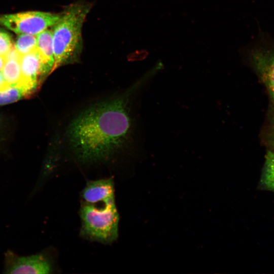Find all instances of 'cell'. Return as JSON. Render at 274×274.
Masks as SVG:
<instances>
[{
	"label": "cell",
	"mask_w": 274,
	"mask_h": 274,
	"mask_svg": "<svg viewBox=\"0 0 274 274\" xmlns=\"http://www.w3.org/2000/svg\"><path fill=\"white\" fill-rule=\"evenodd\" d=\"M29 93L22 85H8L0 89V106L15 102Z\"/></svg>",
	"instance_id": "8fae6325"
},
{
	"label": "cell",
	"mask_w": 274,
	"mask_h": 274,
	"mask_svg": "<svg viewBox=\"0 0 274 274\" xmlns=\"http://www.w3.org/2000/svg\"><path fill=\"white\" fill-rule=\"evenodd\" d=\"M80 214L83 237L104 244H111L117 238L119 217L115 199L103 202L101 207L83 202Z\"/></svg>",
	"instance_id": "3957f363"
},
{
	"label": "cell",
	"mask_w": 274,
	"mask_h": 274,
	"mask_svg": "<svg viewBox=\"0 0 274 274\" xmlns=\"http://www.w3.org/2000/svg\"><path fill=\"white\" fill-rule=\"evenodd\" d=\"M91 7L89 2L79 1L65 7L61 12L52 30L53 71L79 59L83 48L82 27Z\"/></svg>",
	"instance_id": "7a4b0ae2"
},
{
	"label": "cell",
	"mask_w": 274,
	"mask_h": 274,
	"mask_svg": "<svg viewBox=\"0 0 274 274\" xmlns=\"http://www.w3.org/2000/svg\"><path fill=\"white\" fill-rule=\"evenodd\" d=\"M261 184L265 189L274 191V151L268 150L265 155Z\"/></svg>",
	"instance_id": "7c38bea8"
},
{
	"label": "cell",
	"mask_w": 274,
	"mask_h": 274,
	"mask_svg": "<svg viewBox=\"0 0 274 274\" xmlns=\"http://www.w3.org/2000/svg\"><path fill=\"white\" fill-rule=\"evenodd\" d=\"M37 49L42 63L45 74L53 71L54 56L52 30L47 29L37 35Z\"/></svg>",
	"instance_id": "9c48e42d"
},
{
	"label": "cell",
	"mask_w": 274,
	"mask_h": 274,
	"mask_svg": "<svg viewBox=\"0 0 274 274\" xmlns=\"http://www.w3.org/2000/svg\"><path fill=\"white\" fill-rule=\"evenodd\" d=\"M130 126L126 102L121 99L108 100L78 115L68 126V140L81 161L105 160L125 144Z\"/></svg>",
	"instance_id": "6da1fadb"
},
{
	"label": "cell",
	"mask_w": 274,
	"mask_h": 274,
	"mask_svg": "<svg viewBox=\"0 0 274 274\" xmlns=\"http://www.w3.org/2000/svg\"><path fill=\"white\" fill-rule=\"evenodd\" d=\"M60 14L42 11H27L0 16V25L16 33L38 35L53 27L59 20Z\"/></svg>",
	"instance_id": "5b68a950"
},
{
	"label": "cell",
	"mask_w": 274,
	"mask_h": 274,
	"mask_svg": "<svg viewBox=\"0 0 274 274\" xmlns=\"http://www.w3.org/2000/svg\"><path fill=\"white\" fill-rule=\"evenodd\" d=\"M4 84V81L3 79V77L2 75V74L1 72H0V88L3 86V85Z\"/></svg>",
	"instance_id": "e0dca14e"
},
{
	"label": "cell",
	"mask_w": 274,
	"mask_h": 274,
	"mask_svg": "<svg viewBox=\"0 0 274 274\" xmlns=\"http://www.w3.org/2000/svg\"><path fill=\"white\" fill-rule=\"evenodd\" d=\"M268 135L269 144L274 149V117L271 123Z\"/></svg>",
	"instance_id": "9a60e30c"
},
{
	"label": "cell",
	"mask_w": 274,
	"mask_h": 274,
	"mask_svg": "<svg viewBox=\"0 0 274 274\" xmlns=\"http://www.w3.org/2000/svg\"><path fill=\"white\" fill-rule=\"evenodd\" d=\"M85 202L102 203L114 199L113 181L111 178L88 182L82 192Z\"/></svg>",
	"instance_id": "ba28073f"
},
{
	"label": "cell",
	"mask_w": 274,
	"mask_h": 274,
	"mask_svg": "<svg viewBox=\"0 0 274 274\" xmlns=\"http://www.w3.org/2000/svg\"><path fill=\"white\" fill-rule=\"evenodd\" d=\"M241 51L264 85L274 106V38L260 31L256 40Z\"/></svg>",
	"instance_id": "277c9868"
},
{
	"label": "cell",
	"mask_w": 274,
	"mask_h": 274,
	"mask_svg": "<svg viewBox=\"0 0 274 274\" xmlns=\"http://www.w3.org/2000/svg\"><path fill=\"white\" fill-rule=\"evenodd\" d=\"M37 36L29 34L19 35L14 47L20 55H24L37 50Z\"/></svg>",
	"instance_id": "4fadbf2b"
},
{
	"label": "cell",
	"mask_w": 274,
	"mask_h": 274,
	"mask_svg": "<svg viewBox=\"0 0 274 274\" xmlns=\"http://www.w3.org/2000/svg\"><path fill=\"white\" fill-rule=\"evenodd\" d=\"M6 58L0 56V72H1L5 63Z\"/></svg>",
	"instance_id": "2e32d148"
},
{
	"label": "cell",
	"mask_w": 274,
	"mask_h": 274,
	"mask_svg": "<svg viewBox=\"0 0 274 274\" xmlns=\"http://www.w3.org/2000/svg\"><path fill=\"white\" fill-rule=\"evenodd\" d=\"M5 273L46 274L52 272V264L44 254L19 256L11 251L5 253Z\"/></svg>",
	"instance_id": "8992f818"
},
{
	"label": "cell",
	"mask_w": 274,
	"mask_h": 274,
	"mask_svg": "<svg viewBox=\"0 0 274 274\" xmlns=\"http://www.w3.org/2000/svg\"><path fill=\"white\" fill-rule=\"evenodd\" d=\"M19 62L21 78L18 84L30 93L36 87L39 77L45 74L37 49L20 56Z\"/></svg>",
	"instance_id": "52a82bcc"
},
{
	"label": "cell",
	"mask_w": 274,
	"mask_h": 274,
	"mask_svg": "<svg viewBox=\"0 0 274 274\" xmlns=\"http://www.w3.org/2000/svg\"><path fill=\"white\" fill-rule=\"evenodd\" d=\"M14 46L8 33L0 30V56L6 58Z\"/></svg>",
	"instance_id": "5bb4252c"
},
{
	"label": "cell",
	"mask_w": 274,
	"mask_h": 274,
	"mask_svg": "<svg viewBox=\"0 0 274 274\" xmlns=\"http://www.w3.org/2000/svg\"><path fill=\"white\" fill-rule=\"evenodd\" d=\"M19 59L20 55L14 46L6 57L5 62L1 71L4 84L7 85H15L19 83L21 78Z\"/></svg>",
	"instance_id": "30bf717a"
}]
</instances>
